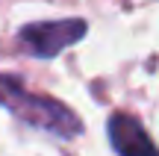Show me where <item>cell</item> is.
Returning a JSON list of instances; mask_svg holds the SVG:
<instances>
[{"label":"cell","mask_w":159,"mask_h":156,"mask_svg":"<svg viewBox=\"0 0 159 156\" xmlns=\"http://www.w3.org/2000/svg\"><path fill=\"white\" fill-rule=\"evenodd\" d=\"M0 103L18 115L21 121L33 124L39 130H47L53 136H62V139H74V136L83 130L80 118L68 106H62L53 97H41V94H30L27 88L21 86L12 77H0Z\"/></svg>","instance_id":"6da1fadb"},{"label":"cell","mask_w":159,"mask_h":156,"mask_svg":"<svg viewBox=\"0 0 159 156\" xmlns=\"http://www.w3.org/2000/svg\"><path fill=\"white\" fill-rule=\"evenodd\" d=\"M85 33H89V27L80 18H74V21H44V24L24 27L18 41H21V47L30 56L50 59L56 53H62L65 47H71L74 41H80Z\"/></svg>","instance_id":"7a4b0ae2"},{"label":"cell","mask_w":159,"mask_h":156,"mask_svg":"<svg viewBox=\"0 0 159 156\" xmlns=\"http://www.w3.org/2000/svg\"><path fill=\"white\" fill-rule=\"evenodd\" d=\"M109 141L121 156H159L156 145L144 133V127L124 112L109 118Z\"/></svg>","instance_id":"3957f363"}]
</instances>
